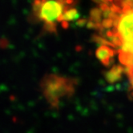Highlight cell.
Masks as SVG:
<instances>
[{
  "mask_svg": "<svg viewBox=\"0 0 133 133\" xmlns=\"http://www.w3.org/2000/svg\"><path fill=\"white\" fill-rule=\"evenodd\" d=\"M87 20L107 79H125L133 94V0H93Z\"/></svg>",
  "mask_w": 133,
  "mask_h": 133,
  "instance_id": "cell-1",
  "label": "cell"
},
{
  "mask_svg": "<svg viewBox=\"0 0 133 133\" xmlns=\"http://www.w3.org/2000/svg\"><path fill=\"white\" fill-rule=\"evenodd\" d=\"M76 0H34L32 21L39 23L48 33H56L58 28H66L79 16Z\"/></svg>",
  "mask_w": 133,
  "mask_h": 133,
  "instance_id": "cell-2",
  "label": "cell"
},
{
  "mask_svg": "<svg viewBox=\"0 0 133 133\" xmlns=\"http://www.w3.org/2000/svg\"><path fill=\"white\" fill-rule=\"evenodd\" d=\"M39 88L46 103L52 108H58L76 91L77 80L59 74H46L41 79Z\"/></svg>",
  "mask_w": 133,
  "mask_h": 133,
  "instance_id": "cell-3",
  "label": "cell"
}]
</instances>
